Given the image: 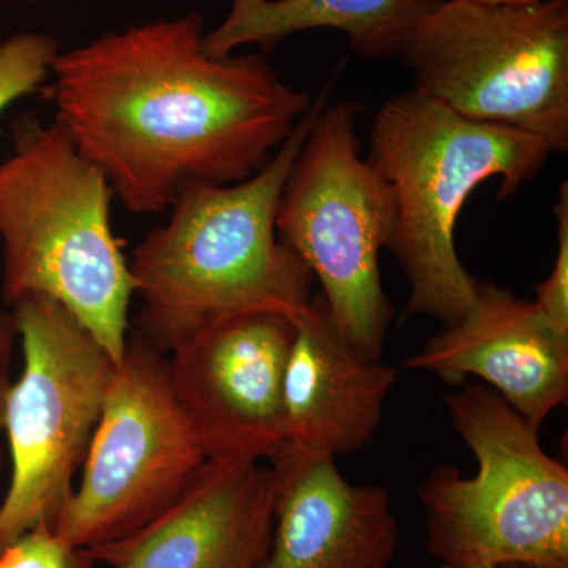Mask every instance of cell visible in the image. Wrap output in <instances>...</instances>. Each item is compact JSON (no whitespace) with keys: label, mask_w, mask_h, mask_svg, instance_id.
Instances as JSON below:
<instances>
[{"label":"cell","mask_w":568,"mask_h":568,"mask_svg":"<svg viewBox=\"0 0 568 568\" xmlns=\"http://www.w3.org/2000/svg\"><path fill=\"white\" fill-rule=\"evenodd\" d=\"M196 11L59 52L43 95L126 211H170L192 183L260 173L315 100L257 52L213 58Z\"/></svg>","instance_id":"6da1fadb"},{"label":"cell","mask_w":568,"mask_h":568,"mask_svg":"<svg viewBox=\"0 0 568 568\" xmlns=\"http://www.w3.org/2000/svg\"><path fill=\"white\" fill-rule=\"evenodd\" d=\"M315 100L260 173L233 185L192 183L171 215L134 248L130 272L142 308L138 336L162 353L212 325L250 313L297 320L315 276L276 233V209L317 108Z\"/></svg>","instance_id":"7a4b0ae2"},{"label":"cell","mask_w":568,"mask_h":568,"mask_svg":"<svg viewBox=\"0 0 568 568\" xmlns=\"http://www.w3.org/2000/svg\"><path fill=\"white\" fill-rule=\"evenodd\" d=\"M544 140L478 122L410 89L381 104L366 160L390 186L396 222L388 248L406 276L403 320L426 316L454 325L476 302L478 280L455 246L467 197L500 178L504 201L532 181L551 155Z\"/></svg>","instance_id":"3957f363"},{"label":"cell","mask_w":568,"mask_h":568,"mask_svg":"<svg viewBox=\"0 0 568 568\" xmlns=\"http://www.w3.org/2000/svg\"><path fill=\"white\" fill-rule=\"evenodd\" d=\"M112 190L58 121L24 112L0 162L2 297L48 295L115 365L129 345L134 282L111 227Z\"/></svg>","instance_id":"277c9868"},{"label":"cell","mask_w":568,"mask_h":568,"mask_svg":"<svg viewBox=\"0 0 568 568\" xmlns=\"http://www.w3.org/2000/svg\"><path fill=\"white\" fill-rule=\"evenodd\" d=\"M444 399L477 473L437 466L418 487L433 558L568 568V470L541 447L537 426L481 383Z\"/></svg>","instance_id":"5b68a950"},{"label":"cell","mask_w":568,"mask_h":568,"mask_svg":"<svg viewBox=\"0 0 568 568\" xmlns=\"http://www.w3.org/2000/svg\"><path fill=\"white\" fill-rule=\"evenodd\" d=\"M317 108L284 182L276 233L323 286L332 321L362 353L383 358L394 308L379 253L396 211L390 186L362 156L358 104Z\"/></svg>","instance_id":"8992f818"},{"label":"cell","mask_w":568,"mask_h":568,"mask_svg":"<svg viewBox=\"0 0 568 568\" xmlns=\"http://www.w3.org/2000/svg\"><path fill=\"white\" fill-rule=\"evenodd\" d=\"M399 55L428 99L568 151V0H439Z\"/></svg>","instance_id":"52a82bcc"},{"label":"cell","mask_w":568,"mask_h":568,"mask_svg":"<svg viewBox=\"0 0 568 568\" xmlns=\"http://www.w3.org/2000/svg\"><path fill=\"white\" fill-rule=\"evenodd\" d=\"M22 353L3 413L10 481L0 549L41 523L54 526L102 416L115 364L91 332L48 295L13 305Z\"/></svg>","instance_id":"ba28073f"},{"label":"cell","mask_w":568,"mask_h":568,"mask_svg":"<svg viewBox=\"0 0 568 568\" xmlns=\"http://www.w3.org/2000/svg\"><path fill=\"white\" fill-rule=\"evenodd\" d=\"M205 463L166 358L134 335L112 372L80 487L52 528L81 548L119 540L174 506Z\"/></svg>","instance_id":"9c48e42d"},{"label":"cell","mask_w":568,"mask_h":568,"mask_svg":"<svg viewBox=\"0 0 568 568\" xmlns=\"http://www.w3.org/2000/svg\"><path fill=\"white\" fill-rule=\"evenodd\" d=\"M295 324L231 317L171 351V386L211 462L271 459L284 443L282 387Z\"/></svg>","instance_id":"30bf717a"},{"label":"cell","mask_w":568,"mask_h":568,"mask_svg":"<svg viewBox=\"0 0 568 568\" xmlns=\"http://www.w3.org/2000/svg\"><path fill=\"white\" fill-rule=\"evenodd\" d=\"M275 491L272 466L207 459L160 517L88 549L110 568H260L271 547Z\"/></svg>","instance_id":"8fae6325"},{"label":"cell","mask_w":568,"mask_h":568,"mask_svg":"<svg viewBox=\"0 0 568 568\" xmlns=\"http://www.w3.org/2000/svg\"><path fill=\"white\" fill-rule=\"evenodd\" d=\"M274 529L260 568H390L399 525L386 488L351 484L323 452L283 443Z\"/></svg>","instance_id":"7c38bea8"},{"label":"cell","mask_w":568,"mask_h":568,"mask_svg":"<svg viewBox=\"0 0 568 568\" xmlns=\"http://www.w3.org/2000/svg\"><path fill=\"white\" fill-rule=\"evenodd\" d=\"M406 366L452 386L478 377L540 428L567 402L568 335L549 325L534 302L480 282L469 312L426 339Z\"/></svg>","instance_id":"4fadbf2b"},{"label":"cell","mask_w":568,"mask_h":568,"mask_svg":"<svg viewBox=\"0 0 568 568\" xmlns=\"http://www.w3.org/2000/svg\"><path fill=\"white\" fill-rule=\"evenodd\" d=\"M284 366V443L339 457L375 437L398 368L362 353L332 321L323 295H313Z\"/></svg>","instance_id":"5bb4252c"},{"label":"cell","mask_w":568,"mask_h":568,"mask_svg":"<svg viewBox=\"0 0 568 568\" xmlns=\"http://www.w3.org/2000/svg\"><path fill=\"white\" fill-rule=\"evenodd\" d=\"M222 24L204 33V51L213 58L248 44L272 50L295 33L334 29L345 33L351 50L365 61L402 54L414 26L439 0H230Z\"/></svg>","instance_id":"9a60e30c"},{"label":"cell","mask_w":568,"mask_h":568,"mask_svg":"<svg viewBox=\"0 0 568 568\" xmlns=\"http://www.w3.org/2000/svg\"><path fill=\"white\" fill-rule=\"evenodd\" d=\"M61 48L47 33L18 32L0 41V115L50 80Z\"/></svg>","instance_id":"2e32d148"},{"label":"cell","mask_w":568,"mask_h":568,"mask_svg":"<svg viewBox=\"0 0 568 568\" xmlns=\"http://www.w3.org/2000/svg\"><path fill=\"white\" fill-rule=\"evenodd\" d=\"M95 564L88 548L70 544L48 523L0 549V568H95Z\"/></svg>","instance_id":"e0dca14e"},{"label":"cell","mask_w":568,"mask_h":568,"mask_svg":"<svg viewBox=\"0 0 568 568\" xmlns=\"http://www.w3.org/2000/svg\"><path fill=\"white\" fill-rule=\"evenodd\" d=\"M558 220V254L555 267L544 283L538 284L536 291L537 306L541 316L548 321L556 331L568 335V183L559 186L558 200L555 207Z\"/></svg>","instance_id":"ac0fdd59"},{"label":"cell","mask_w":568,"mask_h":568,"mask_svg":"<svg viewBox=\"0 0 568 568\" xmlns=\"http://www.w3.org/2000/svg\"><path fill=\"white\" fill-rule=\"evenodd\" d=\"M17 343H20L17 317L13 312H0V470L3 467V413H6L7 396H9L13 377V354Z\"/></svg>","instance_id":"d6986e66"},{"label":"cell","mask_w":568,"mask_h":568,"mask_svg":"<svg viewBox=\"0 0 568 568\" xmlns=\"http://www.w3.org/2000/svg\"><path fill=\"white\" fill-rule=\"evenodd\" d=\"M478 3H488V6H526V3L544 2V0H474Z\"/></svg>","instance_id":"ffe728a7"},{"label":"cell","mask_w":568,"mask_h":568,"mask_svg":"<svg viewBox=\"0 0 568 568\" xmlns=\"http://www.w3.org/2000/svg\"><path fill=\"white\" fill-rule=\"evenodd\" d=\"M437 568H538L532 566H525V564H508V566H463V564H439Z\"/></svg>","instance_id":"44dd1931"},{"label":"cell","mask_w":568,"mask_h":568,"mask_svg":"<svg viewBox=\"0 0 568 568\" xmlns=\"http://www.w3.org/2000/svg\"><path fill=\"white\" fill-rule=\"evenodd\" d=\"M20 2H33V0H20Z\"/></svg>","instance_id":"7402d4cb"}]
</instances>
